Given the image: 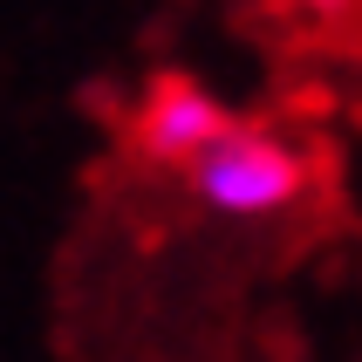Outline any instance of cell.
<instances>
[{
  "mask_svg": "<svg viewBox=\"0 0 362 362\" xmlns=\"http://www.w3.org/2000/svg\"><path fill=\"white\" fill-rule=\"evenodd\" d=\"M226 103L192 76H158L144 89V103L130 110V144H137L144 164H164V171H185L205 144L226 130Z\"/></svg>",
  "mask_w": 362,
  "mask_h": 362,
  "instance_id": "2",
  "label": "cell"
},
{
  "mask_svg": "<svg viewBox=\"0 0 362 362\" xmlns=\"http://www.w3.org/2000/svg\"><path fill=\"white\" fill-rule=\"evenodd\" d=\"M185 185L205 212L219 219H281L308 199L315 158L281 130H253V123H226L199 158L185 164Z\"/></svg>",
  "mask_w": 362,
  "mask_h": 362,
  "instance_id": "1",
  "label": "cell"
}]
</instances>
